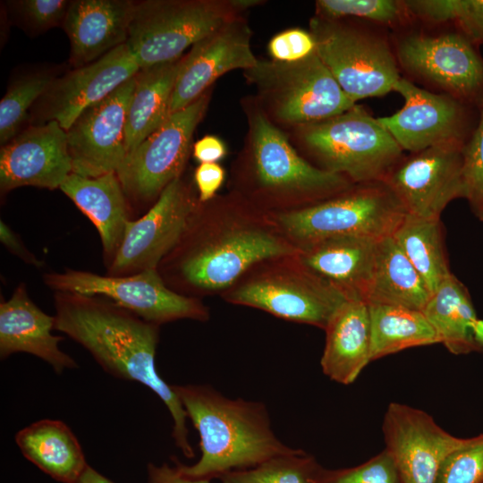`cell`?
I'll return each instance as SVG.
<instances>
[{"label": "cell", "mask_w": 483, "mask_h": 483, "mask_svg": "<svg viewBox=\"0 0 483 483\" xmlns=\"http://www.w3.org/2000/svg\"><path fill=\"white\" fill-rule=\"evenodd\" d=\"M15 441L25 458L62 483H76L88 465L77 437L61 420L36 421L21 429Z\"/></svg>", "instance_id": "obj_27"}, {"label": "cell", "mask_w": 483, "mask_h": 483, "mask_svg": "<svg viewBox=\"0 0 483 483\" xmlns=\"http://www.w3.org/2000/svg\"><path fill=\"white\" fill-rule=\"evenodd\" d=\"M392 236L430 293L452 274L440 219H426L406 213Z\"/></svg>", "instance_id": "obj_32"}, {"label": "cell", "mask_w": 483, "mask_h": 483, "mask_svg": "<svg viewBox=\"0 0 483 483\" xmlns=\"http://www.w3.org/2000/svg\"><path fill=\"white\" fill-rule=\"evenodd\" d=\"M243 73L256 87L265 114L284 124L318 123L356 105L317 53L292 63L258 59Z\"/></svg>", "instance_id": "obj_9"}, {"label": "cell", "mask_w": 483, "mask_h": 483, "mask_svg": "<svg viewBox=\"0 0 483 483\" xmlns=\"http://www.w3.org/2000/svg\"><path fill=\"white\" fill-rule=\"evenodd\" d=\"M316 16L354 19L394 31L414 23L404 1L399 0H318Z\"/></svg>", "instance_id": "obj_35"}, {"label": "cell", "mask_w": 483, "mask_h": 483, "mask_svg": "<svg viewBox=\"0 0 483 483\" xmlns=\"http://www.w3.org/2000/svg\"><path fill=\"white\" fill-rule=\"evenodd\" d=\"M181 59L140 69L136 73L126 115L127 155L169 116L171 97Z\"/></svg>", "instance_id": "obj_28"}, {"label": "cell", "mask_w": 483, "mask_h": 483, "mask_svg": "<svg viewBox=\"0 0 483 483\" xmlns=\"http://www.w3.org/2000/svg\"><path fill=\"white\" fill-rule=\"evenodd\" d=\"M135 1H72L64 21L71 43V63L87 65L127 42Z\"/></svg>", "instance_id": "obj_23"}, {"label": "cell", "mask_w": 483, "mask_h": 483, "mask_svg": "<svg viewBox=\"0 0 483 483\" xmlns=\"http://www.w3.org/2000/svg\"><path fill=\"white\" fill-rule=\"evenodd\" d=\"M324 330L326 343L320 360L323 373L339 384L353 383L372 361L368 303L358 299L346 300Z\"/></svg>", "instance_id": "obj_25"}, {"label": "cell", "mask_w": 483, "mask_h": 483, "mask_svg": "<svg viewBox=\"0 0 483 483\" xmlns=\"http://www.w3.org/2000/svg\"><path fill=\"white\" fill-rule=\"evenodd\" d=\"M54 78L47 73H36L13 82L0 102V142L12 140L27 117L30 106L43 96Z\"/></svg>", "instance_id": "obj_36"}, {"label": "cell", "mask_w": 483, "mask_h": 483, "mask_svg": "<svg viewBox=\"0 0 483 483\" xmlns=\"http://www.w3.org/2000/svg\"><path fill=\"white\" fill-rule=\"evenodd\" d=\"M462 146L438 145L403 156L386 177L406 213L440 219L446 206L463 199Z\"/></svg>", "instance_id": "obj_16"}, {"label": "cell", "mask_w": 483, "mask_h": 483, "mask_svg": "<svg viewBox=\"0 0 483 483\" xmlns=\"http://www.w3.org/2000/svg\"><path fill=\"white\" fill-rule=\"evenodd\" d=\"M60 190L97 228L106 264L117 250L130 218V208L116 173L86 177L71 173Z\"/></svg>", "instance_id": "obj_26"}, {"label": "cell", "mask_w": 483, "mask_h": 483, "mask_svg": "<svg viewBox=\"0 0 483 483\" xmlns=\"http://www.w3.org/2000/svg\"><path fill=\"white\" fill-rule=\"evenodd\" d=\"M475 351L483 353V319L478 318L473 325Z\"/></svg>", "instance_id": "obj_47"}, {"label": "cell", "mask_w": 483, "mask_h": 483, "mask_svg": "<svg viewBox=\"0 0 483 483\" xmlns=\"http://www.w3.org/2000/svg\"><path fill=\"white\" fill-rule=\"evenodd\" d=\"M368 305L372 360L411 347L440 343L421 310L383 304Z\"/></svg>", "instance_id": "obj_31"}, {"label": "cell", "mask_w": 483, "mask_h": 483, "mask_svg": "<svg viewBox=\"0 0 483 483\" xmlns=\"http://www.w3.org/2000/svg\"><path fill=\"white\" fill-rule=\"evenodd\" d=\"M365 23L316 15L309 21L318 55L355 103L386 95L402 77L392 39L381 27Z\"/></svg>", "instance_id": "obj_7"}, {"label": "cell", "mask_w": 483, "mask_h": 483, "mask_svg": "<svg viewBox=\"0 0 483 483\" xmlns=\"http://www.w3.org/2000/svg\"><path fill=\"white\" fill-rule=\"evenodd\" d=\"M148 481V483H210V479L189 478L181 473L175 466L170 467L166 463L160 466L149 463Z\"/></svg>", "instance_id": "obj_44"}, {"label": "cell", "mask_w": 483, "mask_h": 483, "mask_svg": "<svg viewBox=\"0 0 483 483\" xmlns=\"http://www.w3.org/2000/svg\"><path fill=\"white\" fill-rule=\"evenodd\" d=\"M54 298L55 329L81 344L108 373L140 382L157 394L173 417L175 445L186 457H193L187 412L156 369L159 326L105 298L65 292H55Z\"/></svg>", "instance_id": "obj_2"}, {"label": "cell", "mask_w": 483, "mask_h": 483, "mask_svg": "<svg viewBox=\"0 0 483 483\" xmlns=\"http://www.w3.org/2000/svg\"><path fill=\"white\" fill-rule=\"evenodd\" d=\"M240 13L231 0L135 2L126 44L140 69L172 63Z\"/></svg>", "instance_id": "obj_10"}, {"label": "cell", "mask_w": 483, "mask_h": 483, "mask_svg": "<svg viewBox=\"0 0 483 483\" xmlns=\"http://www.w3.org/2000/svg\"><path fill=\"white\" fill-rule=\"evenodd\" d=\"M391 39L399 68L410 78L430 91L451 96L479 110L483 107L479 47L453 29L419 28L415 23L394 31Z\"/></svg>", "instance_id": "obj_8"}, {"label": "cell", "mask_w": 483, "mask_h": 483, "mask_svg": "<svg viewBox=\"0 0 483 483\" xmlns=\"http://www.w3.org/2000/svg\"><path fill=\"white\" fill-rule=\"evenodd\" d=\"M322 483H403V481L392 455L385 448L358 466L326 470Z\"/></svg>", "instance_id": "obj_39"}, {"label": "cell", "mask_w": 483, "mask_h": 483, "mask_svg": "<svg viewBox=\"0 0 483 483\" xmlns=\"http://www.w3.org/2000/svg\"><path fill=\"white\" fill-rule=\"evenodd\" d=\"M226 154V148L217 137L208 135L199 140L193 146V156L201 163H216Z\"/></svg>", "instance_id": "obj_45"}, {"label": "cell", "mask_w": 483, "mask_h": 483, "mask_svg": "<svg viewBox=\"0 0 483 483\" xmlns=\"http://www.w3.org/2000/svg\"><path fill=\"white\" fill-rule=\"evenodd\" d=\"M72 1L21 0L12 2L19 17L33 30L42 31L64 23Z\"/></svg>", "instance_id": "obj_40"}, {"label": "cell", "mask_w": 483, "mask_h": 483, "mask_svg": "<svg viewBox=\"0 0 483 483\" xmlns=\"http://www.w3.org/2000/svg\"><path fill=\"white\" fill-rule=\"evenodd\" d=\"M272 60L292 63L317 53V46L310 31L299 28L289 29L275 35L267 46Z\"/></svg>", "instance_id": "obj_41"}, {"label": "cell", "mask_w": 483, "mask_h": 483, "mask_svg": "<svg viewBox=\"0 0 483 483\" xmlns=\"http://www.w3.org/2000/svg\"><path fill=\"white\" fill-rule=\"evenodd\" d=\"M43 279L55 292L105 298L158 326L183 318L206 321L209 318L208 309L199 299L170 289L157 269L121 276L66 269L47 273Z\"/></svg>", "instance_id": "obj_12"}, {"label": "cell", "mask_w": 483, "mask_h": 483, "mask_svg": "<svg viewBox=\"0 0 483 483\" xmlns=\"http://www.w3.org/2000/svg\"><path fill=\"white\" fill-rule=\"evenodd\" d=\"M326 470L301 450L271 458L253 468L226 472L218 479L222 483H322Z\"/></svg>", "instance_id": "obj_34"}, {"label": "cell", "mask_w": 483, "mask_h": 483, "mask_svg": "<svg viewBox=\"0 0 483 483\" xmlns=\"http://www.w3.org/2000/svg\"><path fill=\"white\" fill-rule=\"evenodd\" d=\"M76 483H114L105 476L101 475L89 465H87L84 471Z\"/></svg>", "instance_id": "obj_46"}, {"label": "cell", "mask_w": 483, "mask_h": 483, "mask_svg": "<svg viewBox=\"0 0 483 483\" xmlns=\"http://www.w3.org/2000/svg\"><path fill=\"white\" fill-rule=\"evenodd\" d=\"M436 483H483V434L467 438L445 457Z\"/></svg>", "instance_id": "obj_38"}, {"label": "cell", "mask_w": 483, "mask_h": 483, "mask_svg": "<svg viewBox=\"0 0 483 483\" xmlns=\"http://www.w3.org/2000/svg\"><path fill=\"white\" fill-rule=\"evenodd\" d=\"M199 200L182 177L174 180L142 216L129 220L107 264L109 275L157 269L184 233Z\"/></svg>", "instance_id": "obj_15"}, {"label": "cell", "mask_w": 483, "mask_h": 483, "mask_svg": "<svg viewBox=\"0 0 483 483\" xmlns=\"http://www.w3.org/2000/svg\"><path fill=\"white\" fill-rule=\"evenodd\" d=\"M172 387L200 437L201 457L197 463L188 466L173 458L179 471L189 478H219L301 451L277 438L260 402L230 399L204 385Z\"/></svg>", "instance_id": "obj_3"}, {"label": "cell", "mask_w": 483, "mask_h": 483, "mask_svg": "<svg viewBox=\"0 0 483 483\" xmlns=\"http://www.w3.org/2000/svg\"><path fill=\"white\" fill-rule=\"evenodd\" d=\"M422 313L450 352L461 355L475 351L476 311L468 289L453 273L431 293Z\"/></svg>", "instance_id": "obj_30"}, {"label": "cell", "mask_w": 483, "mask_h": 483, "mask_svg": "<svg viewBox=\"0 0 483 483\" xmlns=\"http://www.w3.org/2000/svg\"><path fill=\"white\" fill-rule=\"evenodd\" d=\"M431 293L392 235L377 240L368 304L421 310Z\"/></svg>", "instance_id": "obj_29"}, {"label": "cell", "mask_w": 483, "mask_h": 483, "mask_svg": "<svg viewBox=\"0 0 483 483\" xmlns=\"http://www.w3.org/2000/svg\"><path fill=\"white\" fill-rule=\"evenodd\" d=\"M206 91L190 106L172 113L135 149L116 171L127 199L136 203L157 200L163 191L181 176L193 132L208 102Z\"/></svg>", "instance_id": "obj_13"}, {"label": "cell", "mask_w": 483, "mask_h": 483, "mask_svg": "<svg viewBox=\"0 0 483 483\" xmlns=\"http://www.w3.org/2000/svg\"><path fill=\"white\" fill-rule=\"evenodd\" d=\"M382 430L403 483H436L443 461L467 440L446 432L424 411L400 402L387 406Z\"/></svg>", "instance_id": "obj_18"}, {"label": "cell", "mask_w": 483, "mask_h": 483, "mask_svg": "<svg viewBox=\"0 0 483 483\" xmlns=\"http://www.w3.org/2000/svg\"><path fill=\"white\" fill-rule=\"evenodd\" d=\"M406 215L384 182L352 184L318 203L272 213L270 218L297 249L323 239L362 236L379 240L392 235Z\"/></svg>", "instance_id": "obj_5"}, {"label": "cell", "mask_w": 483, "mask_h": 483, "mask_svg": "<svg viewBox=\"0 0 483 483\" xmlns=\"http://www.w3.org/2000/svg\"><path fill=\"white\" fill-rule=\"evenodd\" d=\"M71 173L66 131L55 120L29 127L1 148L2 192L21 186L60 189Z\"/></svg>", "instance_id": "obj_20"}, {"label": "cell", "mask_w": 483, "mask_h": 483, "mask_svg": "<svg viewBox=\"0 0 483 483\" xmlns=\"http://www.w3.org/2000/svg\"><path fill=\"white\" fill-rule=\"evenodd\" d=\"M134 86L135 76L86 108L65 131L72 173L98 177L119 169L127 156L126 115Z\"/></svg>", "instance_id": "obj_17"}, {"label": "cell", "mask_w": 483, "mask_h": 483, "mask_svg": "<svg viewBox=\"0 0 483 483\" xmlns=\"http://www.w3.org/2000/svg\"><path fill=\"white\" fill-rule=\"evenodd\" d=\"M53 329L55 316L42 311L29 297L25 284H19L0 304L1 359L27 352L47 361L57 373L76 368L75 360L59 349L64 338L52 335Z\"/></svg>", "instance_id": "obj_24"}, {"label": "cell", "mask_w": 483, "mask_h": 483, "mask_svg": "<svg viewBox=\"0 0 483 483\" xmlns=\"http://www.w3.org/2000/svg\"><path fill=\"white\" fill-rule=\"evenodd\" d=\"M393 91L402 97V107L377 119L403 151L415 153L438 145L463 147L479 123L478 108L420 88L405 77L398 80Z\"/></svg>", "instance_id": "obj_14"}, {"label": "cell", "mask_w": 483, "mask_h": 483, "mask_svg": "<svg viewBox=\"0 0 483 483\" xmlns=\"http://www.w3.org/2000/svg\"><path fill=\"white\" fill-rule=\"evenodd\" d=\"M297 139L319 167L352 183L384 182L403 150L362 106L314 123L296 127Z\"/></svg>", "instance_id": "obj_6"}, {"label": "cell", "mask_w": 483, "mask_h": 483, "mask_svg": "<svg viewBox=\"0 0 483 483\" xmlns=\"http://www.w3.org/2000/svg\"><path fill=\"white\" fill-rule=\"evenodd\" d=\"M221 219L199 202L181 240L157 267L170 289L181 294L225 289L254 266L298 252L270 216L248 206L228 204Z\"/></svg>", "instance_id": "obj_1"}, {"label": "cell", "mask_w": 483, "mask_h": 483, "mask_svg": "<svg viewBox=\"0 0 483 483\" xmlns=\"http://www.w3.org/2000/svg\"><path fill=\"white\" fill-rule=\"evenodd\" d=\"M244 155L252 191L271 207L284 208V211L327 199L354 184L301 157L262 110L249 113Z\"/></svg>", "instance_id": "obj_4"}, {"label": "cell", "mask_w": 483, "mask_h": 483, "mask_svg": "<svg viewBox=\"0 0 483 483\" xmlns=\"http://www.w3.org/2000/svg\"><path fill=\"white\" fill-rule=\"evenodd\" d=\"M0 240L6 249L25 263L41 267L42 262L31 253L17 235L3 220L0 221Z\"/></svg>", "instance_id": "obj_43"}, {"label": "cell", "mask_w": 483, "mask_h": 483, "mask_svg": "<svg viewBox=\"0 0 483 483\" xmlns=\"http://www.w3.org/2000/svg\"><path fill=\"white\" fill-rule=\"evenodd\" d=\"M140 71L126 43L97 60L54 79L43 95L49 121L67 131L89 106L106 97Z\"/></svg>", "instance_id": "obj_21"}, {"label": "cell", "mask_w": 483, "mask_h": 483, "mask_svg": "<svg viewBox=\"0 0 483 483\" xmlns=\"http://www.w3.org/2000/svg\"><path fill=\"white\" fill-rule=\"evenodd\" d=\"M232 4L233 7L241 13L242 11H244L250 7L255 6L257 4H260L262 1L259 0H231Z\"/></svg>", "instance_id": "obj_48"}, {"label": "cell", "mask_w": 483, "mask_h": 483, "mask_svg": "<svg viewBox=\"0 0 483 483\" xmlns=\"http://www.w3.org/2000/svg\"><path fill=\"white\" fill-rule=\"evenodd\" d=\"M225 170L216 163H201L196 168L194 180L199 191V200L207 203L212 200L225 180Z\"/></svg>", "instance_id": "obj_42"}, {"label": "cell", "mask_w": 483, "mask_h": 483, "mask_svg": "<svg viewBox=\"0 0 483 483\" xmlns=\"http://www.w3.org/2000/svg\"><path fill=\"white\" fill-rule=\"evenodd\" d=\"M414 23L450 28L483 45V0H404Z\"/></svg>", "instance_id": "obj_33"}, {"label": "cell", "mask_w": 483, "mask_h": 483, "mask_svg": "<svg viewBox=\"0 0 483 483\" xmlns=\"http://www.w3.org/2000/svg\"><path fill=\"white\" fill-rule=\"evenodd\" d=\"M463 199L472 214L483 221V107L476 129L462 150Z\"/></svg>", "instance_id": "obj_37"}, {"label": "cell", "mask_w": 483, "mask_h": 483, "mask_svg": "<svg viewBox=\"0 0 483 483\" xmlns=\"http://www.w3.org/2000/svg\"><path fill=\"white\" fill-rule=\"evenodd\" d=\"M265 260L225 295L234 304L265 310L275 317L325 329L348 300L336 288L307 269L296 254Z\"/></svg>", "instance_id": "obj_11"}, {"label": "cell", "mask_w": 483, "mask_h": 483, "mask_svg": "<svg viewBox=\"0 0 483 483\" xmlns=\"http://www.w3.org/2000/svg\"><path fill=\"white\" fill-rule=\"evenodd\" d=\"M377 240L362 236L323 239L298 248L296 257L310 272L347 299L366 302Z\"/></svg>", "instance_id": "obj_22"}, {"label": "cell", "mask_w": 483, "mask_h": 483, "mask_svg": "<svg viewBox=\"0 0 483 483\" xmlns=\"http://www.w3.org/2000/svg\"><path fill=\"white\" fill-rule=\"evenodd\" d=\"M250 38L247 21L239 15L196 42L181 59L170 114L197 100L221 75L254 67L258 58L251 50Z\"/></svg>", "instance_id": "obj_19"}]
</instances>
